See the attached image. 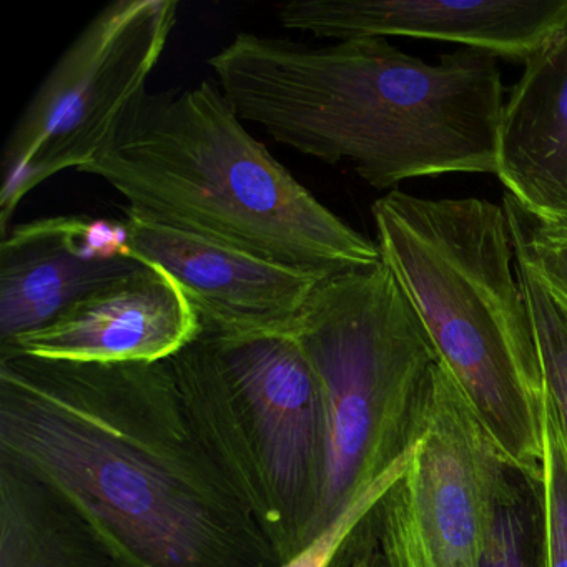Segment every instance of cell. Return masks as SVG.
<instances>
[{
    "label": "cell",
    "mask_w": 567,
    "mask_h": 567,
    "mask_svg": "<svg viewBox=\"0 0 567 567\" xmlns=\"http://www.w3.org/2000/svg\"><path fill=\"white\" fill-rule=\"evenodd\" d=\"M0 463L54 491L115 567H280L205 450L171 363L0 357Z\"/></svg>",
    "instance_id": "obj_1"
},
{
    "label": "cell",
    "mask_w": 567,
    "mask_h": 567,
    "mask_svg": "<svg viewBox=\"0 0 567 567\" xmlns=\"http://www.w3.org/2000/svg\"><path fill=\"white\" fill-rule=\"evenodd\" d=\"M208 64L241 121L308 157L350 162L378 190L496 175L504 85L487 52L461 49L430 64L383 38L310 48L238 32Z\"/></svg>",
    "instance_id": "obj_2"
},
{
    "label": "cell",
    "mask_w": 567,
    "mask_h": 567,
    "mask_svg": "<svg viewBox=\"0 0 567 567\" xmlns=\"http://www.w3.org/2000/svg\"><path fill=\"white\" fill-rule=\"evenodd\" d=\"M79 174L152 220L324 277L381 261L377 241L324 207L207 81L145 92Z\"/></svg>",
    "instance_id": "obj_3"
},
{
    "label": "cell",
    "mask_w": 567,
    "mask_h": 567,
    "mask_svg": "<svg viewBox=\"0 0 567 567\" xmlns=\"http://www.w3.org/2000/svg\"><path fill=\"white\" fill-rule=\"evenodd\" d=\"M381 260L437 361L514 470L540 480L544 380L504 208L391 190L371 207Z\"/></svg>",
    "instance_id": "obj_4"
},
{
    "label": "cell",
    "mask_w": 567,
    "mask_h": 567,
    "mask_svg": "<svg viewBox=\"0 0 567 567\" xmlns=\"http://www.w3.org/2000/svg\"><path fill=\"white\" fill-rule=\"evenodd\" d=\"M168 363L198 440L287 563L317 534L327 480L323 400L300 344L202 331Z\"/></svg>",
    "instance_id": "obj_5"
},
{
    "label": "cell",
    "mask_w": 567,
    "mask_h": 567,
    "mask_svg": "<svg viewBox=\"0 0 567 567\" xmlns=\"http://www.w3.org/2000/svg\"><path fill=\"white\" fill-rule=\"evenodd\" d=\"M291 334L317 377L327 424L318 534L406 467L437 354L383 260L324 277Z\"/></svg>",
    "instance_id": "obj_6"
},
{
    "label": "cell",
    "mask_w": 567,
    "mask_h": 567,
    "mask_svg": "<svg viewBox=\"0 0 567 567\" xmlns=\"http://www.w3.org/2000/svg\"><path fill=\"white\" fill-rule=\"evenodd\" d=\"M177 0H115L59 59L9 135L0 231L48 178L81 171L105 151L167 49Z\"/></svg>",
    "instance_id": "obj_7"
},
{
    "label": "cell",
    "mask_w": 567,
    "mask_h": 567,
    "mask_svg": "<svg viewBox=\"0 0 567 567\" xmlns=\"http://www.w3.org/2000/svg\"><path fill=\"white\" fill-rule=\"evenodd\" d=\"M514 467L446 368H431L400 480L434 567H481Z\"/></svg>",
    "instance_id": "obj_8"
},
{
    "label": "cell",
    "mask_w": 567,
    "mask_h": 567,
    "mask_svg": "<svg viewBox=\"0 0 567 567\" xmlns=\"http://www.w3.org/2000/svg\"><path fill=\"white\" fill-rule=\"evenodd\" d=\"M124 227L132 255L174 278L207 333H291L308 298L324 278L152 220L127 207Z\"/></svg>",
    "instance_id": "obj_9"
},
{
    "label": "cell",
    "mask_w": 567,
    "mask_h": 567,
    "mask_svg": "<svg viewBox=\"0 0 567 567\" xmlns=\"http://www.w3.org/2000/svg\"><path fill=\"white\" fill-rule=\"evenodd\" d=\"M288 31L334 42L411 38L523 62L567 21V0H301L278 6Z\"/></svg>",
    "instance_id": "obj_10"
},
{
    "label": "cell",
    "mask_w": 567,
    "mask_h": 567,
    "mask_svg": "<svg viewBox=\"0 0 567 567\" xmlns=\"http://www.w3.org/2000/svg\"><path fill=\"white\" fill-rule=\"evenodd\" d=\"M200 318L174 278L154 265L109 281L48 327L0 347L74 363H162L200 337Z\"/></svg>",
    "instance_id": "obj_11"
},
{
    "label": "cell",
    "mask_w": 567,
    "mask_h": 567,
    "mask_svg": "<svg viewBox=\"0 0 567 567\" xmlns=\"http://www.w3.org/2000/svg\"><path fill=\"white\" fill-rule=\"evenodd\" d=\"M141 265L124 221L62 215L14 225L0 244V347L48 327Z\"/></svg>",
    "instance_id": "obj_12"
},
{
    "label": "cell",
    "mask_w": 567,
    "mask_h": 567,
    "mask_svg": "<svg viewBox=\"0 0 567 567\" xmlns=\"http://www.w3.org/2000/svg\"><path fill=\"white\" fill-rule=\"evenodd\" d=\"M496 177L537 217L567 221V21L527 59L504 102Z\"/></svg>",
    "instance_id": "obj_13"
},
{
    "label": "cell",
    "mask_w": 567,
    "mask_h": 567,
    "mask_svg": "<svg viewBox=\"0 0 567 567\" xmlns=\"http://www.w3.org/2000/svg\"><path fill=\"white\" fill-rule=\"evenodd\" d=\"M0 567H115L84 520L41 481L0 463Z\"/></svg>",
    "instance_id": "obj_14"
},
{
    "label": "cell",
    "mask_w": 567,
    "mask_h": 567,
    "mask_svg": "<svg viewBox=\"0 0 567 567\" xmlns=\"http://www.w3.org/2000/svg\"><path fill=\"white\" fill-rule=\"evenodd\" d=\"M503 208L517 267L567 315V221L537 217L509 194H504Z\"/></svg>",
    "instance_id": "obj_15"
},
{
    "label": "cell",
    "mask_w": 567,
    "mask_h": 567,
    "mask_svg": "<svg viewBox=\"0 0 567 567\" xmlns=\"http://www.w3.org/2000/svg\"><path fill=\"white\" fill-rule=\"evenodd\" d=\"M481 567H543L539 483L517 470L497 507Z\"/></svg>",
    "instance_id": "obj_16"
},
{
    "label": "cell",
    "mask_w": 567,
    "mask_h": 567,
    "mask_svg": "<svg viewBox=\"0 0 567 567\" xmlns=\"http://www.w3.org/2000/svg\"><path fill=\"white\" fill-rule=\"evenodd\" d=\"M539 524L543 567H567V447L547 396H544Z\"/></svg>",
    "instance_id": "obj_17"
},
{
    "label": "cell",
    "mask_w": 567,
    "mask_h": 567,
    "mask_svg": "<svg viewBox=\"0 0 567 567\" xmlns=\"http://www.w3.org/2000/svg\"><path fill=\"white\" fill-rule=\"evenodd\" d=\"M516 268L533 318L544 391L556 413L567 447V315L517 264Z\"/></svg>",
    "instance_id": "obj_18"
},
{
    "label": "cell",
    "mask_w": 567,
    "mask_h": 567,
    "mask_svg": "<svg viewBox=\"0 0 567 567\" xmlns=\"http://www.w3.org/2000/svg\"><path fill=\"white\" fill-rule=\"evenodd\" d=\"M400 480L381 497L371 514L386 564L390 567H434L411 519Z\"/></svg>",
    "instance_id": "obj_19"
},
{
    "label": "cell",
    "mask_w": 567,
    "mask_h": 567,
    "mask_svg": "<svg viewBox=\"0 0 567 567\" xmlns=\"http://www.w3.org/2000/svg\"><path fill=\"white\" fill-rule=\"evenodd\" d=\"M403 473L404 471H401V473L394 474V476L388 477L386 481L378 484L367 496L361 497L350 509L344 511L333 523L328 524L300 553L295 554L291 559L281 564L280 567H333L334 559L340 556L350 537L360 529L364 520L370 519L381 497L403 476Z\"/></svg>",
    "instance_id": "obj_20"
},
{
    "label": "cell",
    "mask_w": 567,
    "mask_h": 567,
    "mask_svg": "<svg viewBox=\"0 0 567 567\" xmlns=\"http://www.w3.org/2000/svg\"><path fill=\"white\" fill-rule=\"evenodd\" d=\"M341 567H390L388 566H378V564H370V563H354L350 564V566H341Z\"/></svg>",
    "instance_id": "obj_21"
}]
</instances>
